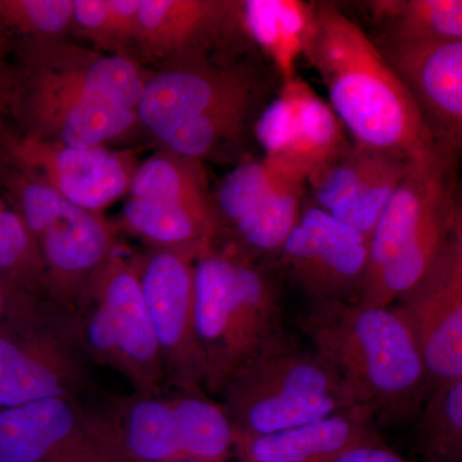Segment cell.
Here are the masks:
<instances>
[{
  "instance_id": "1",
  "label": "cell",
  "mask_w": 462,
  "mask_h": 462,
  "mask_svg": "<svg viewBox=\"0 0 462 462\" xmlns=\"http://www.w3.org/2000/svg\"><path fill=\"white\" fill-rule=\"evenodd\" d=\"M302 329L355 406L376 425L415 420L431 383L406 321L393 306L312 303Z\"/></svg>"
},
{
  "instance_id": "2",
  "label": "cell",
  "mask_w": 462,
  "mask_h": 462,
  "mask_svg": "<svg viewBox=\"0 0 462 462\" xmlns=\"http://www.w3.org/2000/svg\"><path fill=\"white\" fill-rule=\"evenodd\" d=\"M305 57L357 144L406 161L427 156L439 144L376 42L338 8L315 5Z\"/></svg>"
},
{
  "instance_id": "3",
  "label": "cell",
  "mask_w": 462,
  "mask_h": 462,
  "mask_svg": "<svg viewBox=\"0 0 462 462\" xmlns=\"http://www.w3.org/2000/svg\"><path fill=\"white\" fill-rule=\"evenodd\" d=\"M267 102L261 69L202 60L149 78L136 115L167 151L199 161L245 141Z\"/></svg>"
},
{
  "instance_id": "4",
  "label": "cell",
  "mask_w": 462,
  "mask_h": 462,
  "mask_svg": "<svg viewBox=\"0 0 462 462\" xmlns=\"http://www.w3.org/2000/svg\"><path fill=\"white\" fill-rule=\"evenodd\" d=\"M457 152L439 143L431 153L410 162L373 231L361 303L393 305L427 273L462 225Z\"/></svg>"
},
{
  "instance_id": "5",
  "label": "cell",
  "mask_w": 462,
  "mask_h": 462,
  "mask_svg": "<svg viewBox=\"0 0 462 462\" xmlns=\"http://www.w3.org/2000/svg\"><path fill=\"white\" fill-rule=\"evenodd\" d=\"M194 320L206 363L205 387L212 393L248 361L285 346L273 282L236 247H212L197 257Z\"/></svg>"
},
{
  "instance_id": "6",
  "label": "cell",
  "mask_w": 462,
  "mask_h": 462,
  "mask_svg": "<svg viewBox=\"0 0 462 462\" xmlns=\"http://www.w3.org/2000/svg\"><path fill=\"white\" fill-rule=\"evenodd\" d=\"M0 188L38 249L45 289L69 315L91 279L115 254L114 233L98 215L60 197L0 152Z\"/></svg>"
},
{
  "instance_id": "7",
  "label": "cell",
  "mask_w": 462,
  "mask_h": 462,
  "mask_svg": "<svg viewBox=\"0 0 462 462\" xmlns=\"http://www.w3.org/2000/svg\"><path fill=\"white\" fill-rule=\"evenodd\" d=\"M218 393L236 433L247 436L293 430L357 407L320 356L287 345L243 365Z\"/></svg>"
},
{
  "instance_id": "8",
  "label": "cell",
  "mask_w": 462,
  "mask_h": 462,
  "mask_svg": "<svg viewBox=\"0 0 462 462\" xmlns=\"http://www.w3.org/2000/svg\"><path fill=\"white\" fill-rule=\"evenodd\" d=\"M69 316L76 345L87 360L120 373L136 393L158 392L165 372L138 263L115 251Z\"/></svg>"
},
{
  "instance_id": "9",
  "label": "cell",
  "mask_w": 462,
  "mask_h": 462,
  "mask_svg": "<svg viewBox=\"0 0 462 462\" xmlns=\"http://www.w3.org/2000/svg\"><path fill=\"white\" fill-rule=\"evenodd\" d=\"M85 360L65 312L42 307L0 322V410L42 398L78 400L90 387Z\"/></svg>"
},
{
  "instance_id": "10",
  "label": "cell",
  "mask_w": 462,
  "mask_h": 462,
  "mask_svg": "<svg viewBox=\"0 0 462 462\" xmlns=\"http://www.w3.org/2000/svg\"><path fill=\"white\" fill-rule=\"evenodd\" d=\"M9 118L26 138L72 148L102 147L132 130L138 115L109 100L75 91L30 67H14Z\"/></svg>"
},
{
  "instance_id": "11",
  "label": "cell",
  "mask_w": 462,
  "mask_h": 462,
  "mask_svg": "<svg viewBox=\"0 0 462 462\" xmlns=\"http://www.w3.org/2000/svg\"><path fill=\"white\" fill-rule=\"evenodd\" d=\"M196 260L190 252L157 249L138 263L165 379L179 391H199L206 382L205 357L194 320Z\"/></svg>"
},
{
  "instance_id": "12",
  "label": "cell",
  "mask_w": 462,
  "mask_h": 462,
  "mask_svg": "<svg viewBox=\"0 0 462 462\" xmlns=\"http://www.w3.org/2000/svg\"><path fill=\"white\" fill-rule=\"evenodd\" d=\"M369 254V236L307 205L279 257L312 303L355 302L363 291Z\"/></svg>"
},
{
  "instance_id": "13",
  "label": "cell",
  "mask_w": 462,
  "mask_h": 462,
  "mask_svg": "<svg viewBox=\"0 0 462 462\" xmlns=\"http://www.w3.org/2000/svg\"><path fill=\"white\" fill-rule=\"evenodd\" d=\"M392 306L411 330L431 385L462 378V225Z\"/></svg>"
},
{
  "instance_id": "14",
  "label": "cell",
  "mask_w": 462,
  "mask_h": 462,
  "mask_svg": "<svg viewBox=\"0 0 462 462\" xmlns=\"http://www.w3.org/2000/svg\"><path fill=\"white\" fill-rule=\"evenodd\" d=\"M345 133L329 103L298 75L282 84L258 116L254 129L264 158L306 179L348 147Z\"/></svg>"
},
{
  "instance_id": "15",
  "label": "cell",
  "mask_w": 462,
  "mask_h": 462,
  "mask_svg": "<svg viewBox=\"0 0 462 462\" xmlns=\"http://www.w3.org/2000/svg\"><path fill=\"white\" fill-rule=\"evenodd\" d=\"M0 152L72 205L94 214L123 197L135 172L124 154L103 145L66 147L18 135L8 127L0 132Z\"/></svg>"
},
{
  "instance_id": "16",
  "label": "cell",
  "mask_w": 462,
  "mask_h": 462,
  "mask_svg": "<svg viewBox=\"0 0 462 462\" xmlns=\"http://www.w3.org/2000/svg\"><path fill=\"white\" fill-rule=\"evenodd\" d=\"M411 161L349 144L307 179L311 203L372 239L373 231Z\"/></svg>"
},
{
  "instance_id": "17",
  "label": "cell",
  "mask_w": 462,
  "mask_h": 462,
  "mask_svg": "<svg viewBox=\"0 0 462 462\" xmlns=\"http://www.w3.org/2000/svg\"><path fill=\"white\" fill-rule=\"evenodd\" d=\"M438 143L460 149L462 41L376 44Z\"/></svg>"
},
{
  "instance_id": "18",
  "label": "cell",
  "mask_w": 462,
  "mask_h": 462,
  "mask_svg": "<svg viewBox=\"0 0 462 462\" xmlns=\"http://www.w3.org/2000/svg\"><path fill=\"white\" fill-rule=\"evenodd\" d=\"M233 33L242 35L236 2L139 0L135 48L167 67L208 60L207 53Z\"/></svg>"
},
{
  "instance_id": "19",
  "label": "cell",
  "mask_w": 462,
  "mask_h": 462,
  "mask_svg": "<svg viewBox=\"0 0 462 462\" xmlns=\"http://www.w3.org/2000/svg\"><path fill=\"white\" fill-rule=\"evenodd\" d=\"M376 440L380 439L372 413L354 407L278 433H236L234 448L245 462H337L349 449Z\"/></svg>"
},
{
  "instance_id": "20",
  "label": "cell",
  "mask_w": 462,
  "mask_h": 462,
  "mask_svg": "<svg viewBox=\"0 0 462 462\" xmlns=\"http://www.w3.org/2000/svg\"><path fill=\"white\" fill-rule=\"evenodd\" d=\"M93 413L50 397L0 410V462H51L81 436Z\"/></svg>"
},
{
  "instance_id": "21",
  "label": "cell",
  "mask_w": 462,
  "mask_h": 462,
  "mask_svg": "<svg viewBox=\"0 0 462 462\" xmlns=\"http://www.w3.org/2000/svg\"><path fill=\"white\" fill-rule=\"evenodd\" d=\"M236 18L242 35L269 58L282 84L296 78L314 33L315 3L243 0L236 2Z\"/></svg>"
},
{
  "instance_id": "22",
  "label": "cell",
  "mask_w": 462,
  "mask_h": 462,
  "mask_svg": "<svg viewBox=\"0 0 462 462\" xmlns=\"http://www.w3.org/2000/svg\"><path fill=\"white\" fill-rule=\"evenodd\" d=\"M108 420L125 462L185 460L171 398L135 393Z\"/></svg>"
},
{
  "instance_id": "23",
  "label": "cell",
  "mask_w": 462,
  "mask_h": 462,
  "mask_svg": "<svg viewBox=\"0 0 462 462\" xmlns=\"http://www.w3.org/2000/svg\"><path fill=\"white\" fill-rule=\"evenodd\" d=\"M129 191L136 199L171 203L217 220L199 161L172 152L154 154L136 167Z\"/></svg>"
},
{
  "instance_id": "24",
  "label": "cell",
  "mask_w": 462,
  "mask_h": 462,
  "mask_svg": "<svg viewBox=\"0 0 462 462\" xmlns=\"http://www.w3.org/2000/svg\"><path fill=\"white\" fill-rule=\"evenodd\" d=\"M366 5L384 27L383 42L462 41L461 0H375Z\"/></svg>"
},
{
  "instance_id": "25",
  "label": "cell",
  "mask_w": 462,
  "mask_h": 462,
  "mask_svg": "<svg viewBox=\"0 0 462 462\" xmlns=\"http://www.w3.org/2000/svg\"><path fill=\"white\" fill-rule=\"evenodd\" d=\"M185 460L225 462L234 448V430L223 404L199 391H179L171 398Z\"/></svg>"
},
{
  "instance_id": "26",
  "label": "cell",
  "mask_w": 462,
  "mask_h": 462,
  "mask_svg": "<svg viewBox=\"0 0 462 462\" xmlns=\"http://www.w3.org/2000/svg\"><path fill=\"white\" fill-rule=\"evenodd\" d=\"M305 176L294 172L276 161H245L227 173L218 188L214 202L218 225L231 230L266 203V200L289 181Z\"/></svg>"
},
{
  "instance_id": "27",
  "label": "cell",
  "mask_w": 462,
  "mask_h": 462,
  "mask_svg": "<svg viewBox=\"0 0 462 462\" xmlns=\"http://www.w3.org/2000/svg\"><path fill=\"white\" fill-rule=\"evenodd\" d=\"M415 420L416 443L427 462H461L462 378L431 385Z\"/></svg>"
},
{
  "instance_id": "28",
  "label": "cell",
  "mask_w": 462,
  "mask_h": 462,
  "mask_svg": "<svg viewBox=\"0 0 462 462\" xmlns=\"http://www.w3.org/2000/svg\"><path fill=\"white\" fill-rule=\"evenodd\" d=\"M0 275L32 296L45 289L35 243L23 217L0 188Z\"/></svg>"
},
{
  "instance_id": "29",
  "label": "cell",
  "mask_w": 462,
  "mask_h": 462,
  "mask_svg": "<svg viewBox=\"0 0 462 462\" xmlns=\"http://www.w3.org/2000/svg\"><path fill=\"white\" fill-rule=\"evenodd\" d=\"M139 0H72V23L94 44L130 57L138 32Z\"/></svg>"
},
{
  "instance_id": "30",
  "label": "cell",
  "mask_w": 462,
  "mask_h": 462,
  "mask_svg": "<svg viewBox=\"0 0 462 462\" xmlns=\"http://www.w3.org/2000/svg\"><path fill=\"white\" fill-rule=\"evenodd\" d=\"M72 25V0H0V36L9 42L51 41Z\"/></svg>"
},
{
  "instance_id": "31",
  "label": "cell",
  "mask_w": 462,
  "mask_h": 462,
  "mask_svg": "<svg viewBox=\"0 0 462 462\" xmlns=\"http://www.w3.org/2000/svg\"><path fill=\"white\" fill-rule=\"evenodd\" d=\"M51 462H125V460L108 418L93 415L81 436Z\"/></svg>"
},
{
  "instance_id": "32",
  "label": "cell",
  "mask_w": 462,
  "mask_h": 462,
  "mask_svg": "<svg viewBox=\"0 0 462 462\" xmlns=\"http://www.w3.org/2000/svg\"><path fill=\"white\" fill-rule=\"evenodd\" d=\"M14 91V62L11 42L0 36V132L7 126Z\"/></svg>"
},
{
  "instance_id": "33",
  "label": "cell",
  "mask_w": 462,
  "mask_h": 462,
  "mask_svg": "<svg viewBox=\"0 0 462 462\" xmlns=\"http://www.w3.org/2000/svg\"><path fill=\"white\" fill-rule=\"evenodd\" d=\"M337 462H411L406 460L397 452L383 446L380 440L355 447L345 455L340 456Z\"/></svg>"
},
{
  "instance_id": "34",
  "label": "cell",
  "mask_w": 462,
  "mask_h": 462,
  "mask_svg": "<svg viewBox=\"0 0 462 462\" xmlns=\"http://www.w3.org/2000/svg\"><path fill=\"white\" fill-rule=\"evenodd\" d=\"M172 462H203V461H197V460H178V461H172Z\"/></svg>"
}]
</instances>
